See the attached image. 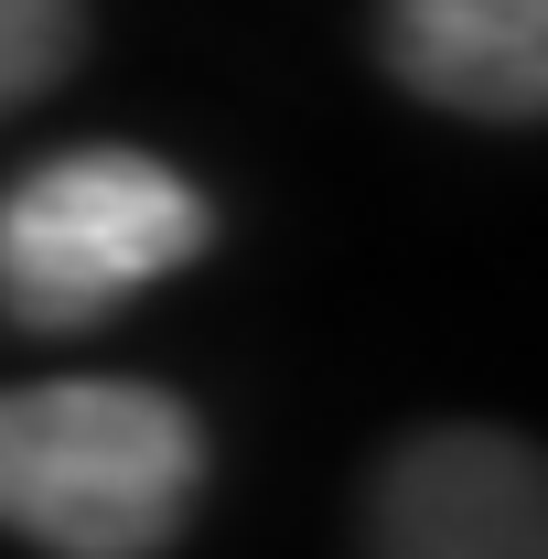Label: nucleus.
<instances>
[{"label": "nucleus", "instance_id": "obj_1", "mask_svg": "<svg viewBox=\"0 0 548 559\" xmlns=\"http://www.w3.org/2000/svg\"><path fill=\"white\" fill-rule=\"evenodd\" d=\"M215 441L151 377L0 388V527L44 559H162Z\"/></svg>", "mask_w": 548, "mask_h": 559}, {"label": "nucleus", "instance_id": "obj_2", "mask_svg": "<svg viewBox=\"0 0 548 559\" xmlns=\"http://www.w3.org/2000/svg\"><path fill=\"white\" fill-rule=\"evenodd\" d=\"M215 248V205L194 173L151 151H55L0 194V312L22 334H86L151 280Z\"/></svg>", "mask_w": 548, "mask_h": 559}, {"label": "nucleus", "instance_id": "obj_3", "mask_svg": "<svg viewBox=\"0 0 548 559\" xmlns=\"http://www.w3.org/2000/svg\"><path fill=\"white\" fill-rule=\"evenodd\" d=\"M366 559H548L538 441L484 430V419L409 430L366 495Z\"/></svg>", "mask_w": 548, "mask_h": 559}, {"label": "nucleus", "instance_id": "obj_4", "mask_svg": "<svg viewBox=\"0 0 548 559\" xmlns=\"http://www.w3.org/2000/svg\"><path fill=\"white\" fill-rule=\"evenodd\" d=\"M377 44L388 75L452 119L527 130L548 108V0H377Z\"/></svg>", "mask_w": 548, "mask_h": 559}, {"label": "nucleus", "instance_id": "obj_5", "mask_svg": "<svg viewBox=\"0 0 548 559\" xmlns=\"http://www.w3.org/2000/svg\"><path fill=\"white\" fill-rule=\"evenodd\" d=\"M86 55V0H0V119L65 86Z\"/></svg>", "mask_w": 548, "mask_h": 559}]
</instances>
